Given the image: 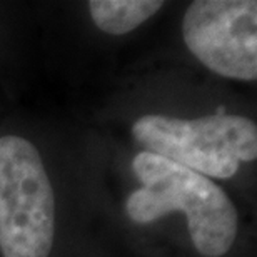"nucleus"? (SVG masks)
Here are the masks:
<instances>
[{
    "label": "nucleus",
    "instance_id": "obj_1",
    "mask_svg": "<svg viewBox=\"0 0 257 257\" xmlns=\"http://www.w3.org/2000/svg\"><path fill=\"white\" fill-rule=\"evenodd\" d=\"M132 171L142 184L127 199L134 222L151 224L181 210L199 254L220 257L229 252L237 237V210L214 181L146 151L134 157Z\"/></svg>",
    "mask_w": 257,
    "mask_h": 257
},
{
    "label": "nucleus",
    "instance_id": "obj_2",
    "mask_svg": "<svg viewBox=\"0 0 257 257\" xmlns=\"http://www.w3.org/2000/svg\"><path fill=\"white\" fill-rule=\"evenodd\" d=\"M132 136L146 152L209 179L232 177L240 162L257 157V127L242 115L214 114L187 120L149 114L136 120Z\"/></svg>",
    "mask_w": 257,
    "mask_h": 257
},
{
    "label": "nucleus",
    "instance_id": "obj_3",
    "mask_svg": "<svg viewBox=\"0 0 257 257\" xmlns=\"http://www.w3.org/2000/svg\"><path fill=\"white\" fill-rule=\"evenodd\" d=\"M55 199L37 147L17 136L0 137V250L4 257H49Z\"/></svg>",
    "mask_w": 257,
    "mask_h": 257
},
{
    "label": "nucleus",
    "instance_id": "obj_4",
    "mask_svg": "<svg viewBox=\"0 0 257 257\" xmlns=\"http://www.w3.org/2000/svg\"><path fill=\"white\" fill-rule=\"evenodd\" d=\"M187 49L215 74L257 79V2L195 0L182 20Z\"/></svg>",
    "mask_w": 257,
    "mask_h": 257
},
{
    "label": "nucleus",
    "instance_id": "obj_5",
    "mask_svg": "<svg viewBox=\"0 0 257 257\" xmlns=\"http://www.w3.org/2000/svg\"><path fill=\"white\" fill-rule=\"evenodd\" d=\"M162 5L157 0H92L89 12L102 32L124 35L157 14Z\"/></svg>",
    "mask_w": 257,
    "mask_h": 257
}]
</instances>
